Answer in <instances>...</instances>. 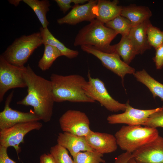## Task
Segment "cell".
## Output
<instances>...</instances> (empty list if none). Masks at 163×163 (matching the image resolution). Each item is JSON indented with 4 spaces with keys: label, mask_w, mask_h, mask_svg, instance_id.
<instances>
[{
    "label": "cell",
    "mask_w": 163,
    "mask_h": 163,
    "mask_svg": "<svg viewBox=\"0 0 163 163\" xmlns=\"http://www.w3.org/2000/svg\"><path fill=\"white\" fill-rule=\"evenodd\" d=\"M44 53L38 65L39 68L43 71L49 69L56 59L62 56L56 47L49 45H44Z\"/></svg>",
    "instance_id": "24"
},
{
    "label": "cell",
    "mask_w": 163,
    "mask_h": 163,
    "mask_svg": "<svg viewBox=\"0 0 163 163\" xmlns=\"http://www.w3.org/2000/svg\"><path fill=\"white\" fill-rule=\"evenodd\" d=\"M143 126L155 128H163V106L160 110L152 114Z\"/></svg>",
    "instance_id": "29"
},
{
    "label": "cell",
    "mask_w": 163,
    "mask_h": 163,
    "mask_svg": "<svg viewBox=\"0 0 163 163\" xmlns=\"http://www.w3.org/2000/svg\"><path fill=\"white\" fill-rule=\"evenodd\" d=\"M132 158L133 156L131 153L125 152L116 158L114 163H127Z\"/></svg>",
    "instance_id": "33"
},
{
    "label": "cell",
    "mask_w": 163,
    "mask_h": 163,
    "mask_svg": "<svg viewBox=\"0 0 163 163\" xmlns=\"http://www.w3.org/2000/svg\"><path fill=\"white\" fill-rule=\"evenodd\" d=\"M120 15L128 19L134 27L149 19L152 13L147 6L131 4L123 6Z\"/></svg>",
    "instance_id": "19"
},
{
    "label": "cell",
    "mask_w": 163,
    "mask_h": 163,
    "mask_svg": "<svg viewBox=\"0 0 163 163\" xmlns=\"http://www.w3.org/2000/svg\"><path fill=\"white\" fill-rule=\"evenodd\" d=\"M8 148L0 145V163H16L7 154Z\"/></svg>",
    "instance_id": "32"
},
{
    "label": "cell",
    "mask_w": 163,
    "mask_h": 163,
    "mask_svg": "<svg viewBox=\"0 0 163 163\" xmlns=\"http://www.w3.org/2000/svg\"><path fill=\"white\" fill-rule=\"evenodd\" d=\"M105 24V26L115 31L122 36H128L133 27L130 21L120 15Z\"/></svg>",
    "instance_id": "25"
},
{
    "label": "cell",
    "mask_w": 163,
    "mask_h": 163,
    "mask_svg": "<svg viewBox=\"0 0 163 163\" xmlns=\"http://www.w3.org/2000/svg\"><path fill=\"white\" fill-rule=\"evenodd\" d=\"M85 138L94 150L103 154L113 152L117 148L116 138L110 134L91 130Z\"/></svg>",
    "instance_id": "15"
},
{
    "label": "cell",
    "mask_w": 163,
    "mask_h": 163,
    "mask_svg": "<svg viewBox=\"0 0 163 163\" xmlns=\"http://www.w3.org/2000/svg\"><path fill=\"white\" fill-rule=\"evenodd\" d=\"M133 75L138 81L149 88L154 98L158 97L163 101V84L152 77L144 69L136 72Z\"/></svg>",
    "instance_id": "21"
},
{
    "label": "cell",
    "mask_w": 163,
    "mask_h": 163,
    "mask_svg": "<svg viewBox=\"0 0 163 163\" xmlns=\"http://www.w3.org/2000/svg\"><path fill=\"white\" fill-rule=\"evenodd\" d=\"M26 67H18L8 62L0 56V101L9 90L27 87L24 74Z\"/></svg>",
    "instance_id": "8"
},
{
    "label": "cell",
    "mask_w": 163,
    "mask_h": 163,
    "mask_svg": "<svg viewBox=\"0 0 163 163\" xmlns=\"http://www.w3.org/2000/svg\"><path fill=\"white\" fill-rule=\"evenodd\" d=\"M80 46L82 50L95 56L101 61L103 66L120 77L123 84L126 75H133L136 72L134 68L122 61L119 55L115 53L102 52L90 46L82 45Z\"/></svg>",
    "instance_id": "9"
},
{
    "label": "cell",
    "mask_w": 163,
    "mask_h": 163,
    "mask_svg": "<svg viewBox=\"0 0 163 163\" xmlns=\"http://www.w3.org/2000/svg\"><path fill=\"white\" fill-rule=\"evenodd\" d=\"M43 126L38 121H31L18 123L0 130V145L7 148L13 147L18 157V154L21 152L19 145L24 143L25 135L32 130H40Z\"/></svg>",
    "instance_id": "7"
},
{
    "label": "cell",
    "mask_w": 163,
    "mask_h": 163,
    "mask_svg": "<svg viewBox=\"0 0 163 163\" xmlns=\"http://www.w3.org/2000/svg\"><path fill=\"white\" fill-rule=\"evenodd\" d=\"M39 163H55L50 153H44L40 157Z\"/></svg>",
    "instance_id": "34"
},
{
    "label": "cell",
    "mask_w": 163,
    "mask_h": 163,
    "mask_svg": "<svg viewBox=\"0 0 163 163\" xmlns=\"http://www.w3.org/2000/svg\"><path fill=\"white\" fill-rule=\"evenodd\" d=\"M14 92V91H12L8 96L4 109L0 112V130L20 123L41 120L34 111L22 112L10 107V104L13 97Z\"/></svg>",
    "instance_id": "12"
},
{
    "label": "cell",
    "mask_w": 163,
    "mask_h": 163,
    "mask_svg": "<svg viewBox=\"0 0 163 163\" xmlns=\"http://www.w3.org/2000/svg\"><path fill=\"white\" fill-rule=\"evenodd\" d=\"M42 44L40 32L23 35L16 39L1 55L10 64L24 67L34 50Z\"/></svg>",
    "instance_id": "5"
},
{
    "label": "cell",
    "mask_w": 163,
    "mask_h": 163,
    "mask_svg": "<svg viewBox=\"0 0 163 163\" xmlns=\"http://www.w3.org/2000/svg\"><path fill=\"white\" fill-rule=\"evenodd\" d=\"M50 154L55 163H74L67 150L58 144L51 147Z\"/></svg>",
    "instance_id": "27"
},
{
    "label": "cell",
    "mask_w": 163,
    "mask_h": 163,
    "mask_svg": "<svg viewBox=\"0 0 163 163\" xmlns=\"http://www.w3.org/2000/svg\"><path fill=\"white\" fill-rule=\"evenodd\" d=\"M24 75L27 94L17 104L32 107L41 120L45 123L49 122L55 102L51 81L37 75L29 65L26 67Z\"/></svg>",
    "instance_id": "1"
},
{
    "label": "cell",
    "mask_w": 163,
    "mask_h": 163,
    "mask_svg": "<svg viewBox=\"0 0 163 163\" xmlns=\"http://www.w3.org/2000/svg\"><path fill=\"white\" fill-rule=\"evenodd\" d=\"M119 2L117 0H98L94 8L96 19L105 24L120 15L123 6L118 5Z\"/></svg>",
    "instance_id": "17"
},
{
    "label": "cell",
    "mask_w": 163,
    "mask_h": 163,
    "mask_svg": "<svg viewBox=\"0 0 163 163\" xmlns=\"http://www.w3.org/2000/svg\"><path fill=\"white\" fill-rule=\"evenodd\" d=\"M61 11L64 13H66L70 8L72 7L71 5L72 3L75 5H79L81 4H84L88 2V0H55Z\"/></svg>",
    "instance_id": "30"
},
{
    "label": "cell",
    "mask_w": 163,
    "mask_h": 163,
    "mask_svg": "<svg viewBox=\"0 0 163 163\" xmlns=\"http://www.w3.org/2000/svg\"><path fill=\"white\" fill-rule=\"evenodd\" d=\"M57 142L58 144L68 150L73 157L80 152L94 150L88 144L85 137L68 132L59 133Z\"/></svg>",
    "instance_id": "16"
},
{
    "label": "cell",
    "mask_w": 163,
    "mask_h": 163,
    "mask_svg": "<svg viewBox=\"0 0 163 163\" xmlns=\"http://www.w3.org/2000/svg\"><path fill=\"white\" fill-rule=\"evenodd\" d=\"M87 76L88 80L83 88L88 96L98 102L109 111H125L127 107L126 103H121L114 99L109 94L104 82L98 78H92L89 71Z\"/></svg>",
    "instance_id": "6"
},
{
    "label": "cell",
    "mask_w": 163,
    "mask_h": 163,
    "mask_svg": "<svg viewBox=\"0 0 163 163\" xmlns=\"http://www.w3.org/2000/svg\"><path fill=\"white\" fill-rule=\"evenodd\" d=\"M59 122L63 132L81 136H87L91 130L87 115L80 111L69 110L60 117Z\"/></svg>",
    "instance_id": "10"
},
{
    "label": "cell",
    "mask_w": 163,
    "mask_h": 163,
    "mask_svg": "<svg viewBox=\"0 0 163 163\" xmlns=\"http://www.w3.org/2000/svg\"><path fill=\"white\" fill-rule=\"evenodd\" d=\"M97 2V0H89L83 5H75L67 15L57 20V23L74 25L83 21H91L96 18L94 8Z\"/></svg>",
    "instance_id": "14"
},
{
    "label": "cell",
    "mask_w": 163,
    "mask_h": 163,
    "mask_svg": "<svg viewBox=\"0 0 163 163\" xmlns=\"http://www.w3.org/2000/svg\"><path fill=\"white\" fill-rule=\"evenodd\" d=\"M127 107L123 113L109 115L107 120L111 124H125L129 126L143 125L149 116L160 110L161 107L155 109L141 110L134 108L126 103Z\"/></svg>",
    "instance_id": "11"
},
{
    "label": "cell",
    "mask_w": 163,
    "mask_h": 163,
    "mask_svg": "<svg viewBox=\"0 0 163 163\" xmlns=\"http://www.w3.org/2000/svg\"><path fill=\"white\" fill-rule=\"evenodd\" d=\"M150 23L149 19L136 26L133 27L128 36L137 55L142 54L152 47L149 43L147 34V28Z\"/></svg>",
    "instance_id": "18"
},
{
    "label": "cell",
    "mask_w": 163,
    "mask_h": 163,
    "mask_svg": "<svg viewBox=\"0 0 163 163\" xmlns=\"http://www.w3.org/2000/svg\"><path fill=\"white\" fill-rule=\"evenodd\" d=\"M147 34L149 44L155 50L163 43V31L151 23L148 27Z\"/></svg>",
    "instance_id": "28"
},
{
    "label": "cell",
    "mask_w": 163,
    "mask_h": 163,
    "mask_svg": "<svg viewBox=\"0 0 163 163\" xmlns=\"http://www.w3.org/2000/svg\"><path fill=\"white\" fill-rule=\"evenodd\" d=\"M43 44L50 45L56 47L60 52L62 56H65L67 58L72 59L76 57L79 54L77 50L68 48L65 45L56 39L51 33L47 27L40 28Z\"/></svg>",
    "instance_id": "20"
},
{
    "label": "cell",
    "mask_w": 163,
    "mask_h": 163,
    "mask_svg": "<svg viewBox=\"0 0 163 163\" xmlns=\"http://www.w3.org/2000/svg\"><path fill=\"white\" fill-rule=\"evenodd\" d=\"M156 50L155 56L153 59L157 69H161L163 66V43Z\"/></svg>",
    "instance_id": "31"
},
{
    "label": "cell",
    "mask_w": 163,
    "mask_h": 163,
    "mask_svg": "<svg viewBox=\"0 0 163 163\" xmlns=\"http://www.w3.org/2000/svg\"><path fill=\"white\" fill-rule=\"evenodd\" d=\"M127 163H136L134 159L132 158Z\"/></svg>",
    "instance_id": "36"
},
{
    "label": "cell",
    "mask_w": 163,
    "mask_h": 163,
    "mask_svg": "<svg viewBox=\"0 0 163 163\" xmlns=\"http://www.w3.org/2000/svg\"><path fill=\"white\" fill-rule=\"evenodd\" d=\"M23 2L28 5L35 12L43 28L47 27L49 22L46 14L50 10V2L47 0H23Z\"/></svg>",
    "instance_id": "23"
},
{
    "label": "cell",
    "mask_w": 163,
    "mask_h": 163,
    "mask_svg": "<svg viewBox=\"0 0 163 163\" xmlns=\"http://www.w3.org/2000/svg\"><path fill=\"white\" fill-rule=\"evenodd\" d=\"M103 154L95 150L80 152L73 158L74 163H105Z\"/></svg>",
    "instance_id": "26"
},
{
    "label": "cell",
    "mask_w": 163,
    "mask_h": 163,
    "mask_svg": "<svg viewBox=\"0 0 163 163\" xmlns=\"http://www.w3.org/2000/svg\"><path fill=\"white\" fill-rule=\"evenodd\" d=\"M9 2L11 4L14 5L15 6H17L19 4L21 0H9Z\"/></svg>",
    "instance_id": "35"
},
{
    "label": "cell",
    "mask_w": 163,
    "mask_h": 163,
    "mask_svg": "<svg viewBox=\"0 0 163 163\" xmlns=\"http://www.w3.org/2000/svg\"><path fill=\"white\" fill-rule=\"evenodd\" d=\"M90 22L79 31L74 45L90 46L102 52L114 53V45H111L110 43L118 34L96 19Z\"/></svg>",
    "instance_id": "3"
},
{
    "label": "cell",
    "mask_w": 163,
    "mask_h": 163,
    "mask_svg": "<svg viewBox=\"0 0 163 163\" xmlns=\"http://www.w3.org/2000/svg\"><path fill=\"white\" fill-rule=\"evenodd\" d=\"M141 126H123L116 133L117 145L122 150L132 153L159 135L156 128Z\"/></svg>",
    "instance_id": "4"
},
{
    "label": "cell",
    "mask_w": 163,
    "mask_h": 163,
    "mask_svg": "<svg viewBox=\"0 0 163 163\" xmlns=\"http://www.w3.org/2000/svg\"><path fill=\"white\" fill-rule=\"evenodd\" d=\"M132 154L136 163H163V137L159 135Z\"/></svg>",
    "instance_id": "13"
},
{
    "label": "cell",
    "mask_w": 163,
    "mask_h": 163,
    "mask_svg": "<svg viewBox=\"0 0 163 163\" xmlns=\"http://www.w3.org/2000/svg\"><path fill=\"white\" fill-rule=\"evenodd\" d=\"M115 52L121 56L123 61L129 65L137 54L128 36H122L120 41L114 45Z\"/></svg>",
    "instance_id": "22"
},
{
    "label": "cell",
    "mask_w": 163,
    "mask_h": 163,
    "mask_svg": "<svg viewBox=\"0 0 163 163\" xmlns=\"http://www.w3.org/2000/svg\"><path fill=\"white\" fill-rule=\"evenodd\" d=\"M55 102L94 103L96 101L88 96L83 87L87 82L78 74L62 75L52 73L50 77Z\"/></svg>",
    "instance_id": "2"
}]
</instances>
